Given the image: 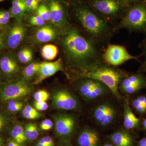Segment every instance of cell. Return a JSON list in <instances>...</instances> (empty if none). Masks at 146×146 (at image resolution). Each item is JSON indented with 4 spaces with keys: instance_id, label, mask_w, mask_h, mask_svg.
<instances>
[{
    "instance_id": "d590c367",
    "label": "cell",
    "mask_w": 146,
    "mask_h": 146,
    "mask_svg": "<svg viewBox=\"0 0 146 146\" xmlns=\"http://www.w3.org/2000/svg\"><path fill=\"white\" fill-rule=\"evenodd\" d=\"M22 115L24 118L30 120L37 119L43 117V115L40 112L38 113H32L27 112L24 109L22 110Z\"/></svg>"
},
{
    "instance_id": "d4e9b609",
    "label": "cell",
    "mask_w": 146,
    "mask_h": 146,
    "mask_svg": "<svg viewBox=\"0 0 146 146\" xmlns=\"http://www.w3.org/2000/svg\"><path fill=\"white\" fill-rule=\"evenodd\" d=\"M58 53L57 47L52 44L45 45L42 48L41 51L42 57L48 60L54 59L57 56Z\"/></svg>"
},
{
    "instance_id": "d6a6232c",
    "label": "cell",
    "mask_w": 146,
    "mask_h": 146,
    "mask_svg": "<svg viewBox=\"0 0 146 146\" xmlns=\"http://www.w3.org/2000/svg\"><path fill=\"white\" fill-rule=\"evenodd\" d=\"M33 97L35 101L46 102L50 98V94L46 90H39L35 93Z\"/></svg>"
},
{
    "instance_id": "8fae6325",
    "label": "cell",
    "mask_w": 146,
    "mask_h": 146,
    "mask_svg": "<svg viewBox=\"0 0 146 146\" xmlns=\"http://www.w3.org/2000/svg\"><path fill=\"white\" fill-rule=\"evenodd\" d=\"M139 56L131 54L124 46L111 44L108 45L102 55L105 63L114 67H118L128 60H138Z\"/></svg>"
},
{
    "instance_id": "b9f144b4",
    "label": "cell",
    "mask_w": 146,
    "mask_h": 146,
    "mask_svg": "<svg viewBox=\"0 0 146 146\" xmlns=\"http://www.w3.org/2000/svg\"><path fill=\"white\" fill-rule=\"evenodd\" d=\"M24 109L27 112H32V113H38L39 112V111H37L35 108L32 107L29 105L25 106L24 108Z\"/></svg>"
},
{
    "instance_id": "7c38bea8",
    "label": "cell",
    "mask_w": 146,
    "mask_h": 146,
    "mask_svg": "<svg viewBox=\"0 0 146 146\" xmlns=\"http://www.w3.org/2000/svg\"><path fill=\"white\" fill-rule=\"evenodd\" d=\"M0 71L5 81L18 78L21 68L17 55L13 51H5L0 54Z\"/></svg>"
},
{
    "instance_id": "f546056e",
    "label": "cell",
    "mask_w": 146,
    "mask_h": 146,
    "mask_svg": "<svg viewBox=\"0 0 146 146\" xmlns=\"http://www.w3.org/2000/svg\"><path fill=\"white\" fill-rule=\"evenodd\" d=\"M12 18L9 11L0 9V25L4 27L8 25L9 21Z\"/></svg>"
},
{
    "instance_id": "ba28073f",
    "label": "cell",
    "mask_w": 146,
    "mask_h": 146,
    "mask_svg": "<svg viewBox=\"0 0 146 146\" xmlns=\"http://www.w3.org/2000/svg\"><path fill=\"white\" fill-rule=\"evenodd\" d=\"M51 107L61 111H75L81 108V103L75 94L65 86L53 89L50 95Z\"/></svg>"
},
{
    "instance_id": "5b68a950",
    "label": "cell",
    "mask_w": 146,
    "mask_h": 146,
    "mask_svg": "<svg viewBox=\"0 0 146 146\" xmlns=\"http://www.w3.org/2000/svg\"><path fill=\"white\" fill-rule=\"evenodd\" d=\"M116 31L125 29L129 32L146 34L145 1L128 7L119 22L115 27Z\"/></svg>"
},
{
    "instance_id": "6da1fadb",
    "label": "cell",
    "mask_w": 146,
    "mask_h": 146,
    "mask_svg": "<svg viewBox=\"0 0 146 146\" xmlns=\"http://www.w3.org/2000/svg\"><path fill=\"white\" fill-rule=\"evenodd\" d=\"M60 44L67 77L93 63L103 60L101 49L74 27L61 30Z\"/></svg>"
},
{
    "instance_id": "2e32d148",
    "label": "cell",
    "mask_w": 146,
    "mask_h": 146,
    "mask_svg": "<svg viewBox=\"0 0 146 146\" xmlns=\"http://www.w3.org/2000/svg\"><path fill=\"white\" fill-rule=\"evenodd\" d=\"M77 142L80 146H100V139L96 131L86 127L80 131Z\"/></svg>"
},
{
    "instance_id": "9c48e42d",
    "label": "cell",
    "mask_w": 146,
    "mask_h": 146,
    "mask_svg": "<svg viewBox=\"0 0 146 146\" xmlns=\"http://www.w3.org/2000/svg\"><path fill=\"white\" fill-rule=\"evenodd\" d=\"M117 106L110 101L101 102L95 106L91 116L95 122L102 127L111 126L117 122L119 115Z\"/></svg>"
},
{
    "instance_id": "ac0fdd59",
    "label": "cell",
    "mask_w": 146,
    "mask_h": 146,
    "mask_svg": "<svg viewBox=\"0 0 146 146\" xmlns=\"http://www.w3.org/2000/svg\"><path fill=\"white\" fill-rule=\"evenodd\" d=\"M111 143L115 146H135V138L130 131L119 129L109 136Z\"/></svg>"
},
{
    "instance_id": "bcb514c9",
    "label": "cell",
    "mask_w": 146,
    "mask_h": 146,
    "mask_svg": "<svg viewBox=\"0 0 146 146\" xmlns=\"http://www.w3.org/2000/svg\"><path fill=\"white\" fill-rule=\"evenodd\" d=\"M138 146H146V137L142 138L138 141Z\"/></svg>"
},
{
    "instance_id": "e575fe53",
    "label": "cell",
    "mask_w": 146,
    "mask_h": 146,
    "mask_svg": "<svg viewBox=\"0 0 146 146\" xmlns=\"http://www.w3.org/2000/svg\"><path fill=\"white\" fill-rule=\"evenodd\" d=\"M29 23L31 25L40 27L44 25L45 21L37 15L31 17L29 20Z\"/></svg>"
},
{
    "instance_id": "7a4b0ae2",
    "label": "cell",
    "mask_w": 146,
    "mask_h": 146,
    "mask_svg": "<svg viewBox=\"0 0 146 146\" xmlns=\"http://www.w3.org/2000/svg\"><path fill=\"white\" fill-rule=\"evenodd\" d=\"M74 13L87 37L101 49L106 48L117 31L115 27L99 16L86 3L77 5Z\"/></svg>"
},
{
    "instance_id": "cb8c5ba5",
    "label": "cell",
    "mask_w": 146,
    "mask_h": 146,
    "mask_svg": "<svg viewBox=\"0 0 146 146\" xmlns=\"http://www.w3.org/2000/svg\"><path fill=\"white\" fill-rule=\"evenodd\" d=\"M40 63L33 62L29 64L22 71L23 78L26 81H31L35 79L39 71Z\"/></svg>"
},
{
    "instance_id": "f35d334b",
    "label": "cell",
    "mask_w": 146,
    "mask_h": 146,
    "mask_svg": "<svg viewBox=\"0 0 146 146\" xmlns=\"http://www.w3.org/2000/svg\"><path fill=\"white\" fill-rule=\"evenodd\" d=\"M23 107V102H22L19 104L13 106H7V107H6V111L11 113V112H18L21 110Z\"/></svg>"
},
{
    "instance_id": "277c9868",
    "label": "cell",
    "mask_w": 146,
    "mask_h": 146,
    "mask_svg": "<svg viewBox=\"0 0 146 146\" xmlns=\"http://www.w3.org/2000/svg\"><path fill=\"white\" fill-rule=\"evenodd\" d=\"M86 4L95 13L115 28L128 7L123 0H89Z\"/></svg>"
},
{
    "instance_id": "f5cc1de1",
    "label": "cell",
    "mask_w": 146,
    "mask_h": 146,
    "mask_svg": "<svg viewBox=\"0 0 146 146\" xmlns=\"http://www.w3.org/2000/svg\"><path fill=\"white\" fill-rule=\"evenodd\" d=\"M46 146L44 145H42V144H39V143H37L36 144V146Z\"/></svg>"
},
{
    "instance_id": "f6af8a7d",
    "label": "cell",
    "mask_w": 146,
    "mask_h": 146,
    "mask_svg": "<svg viewBox=\"0 0 146 146\" xmlns=\"http://www.w3.org/2000/svg\"><path fill=\"white\" fill-rule=\"evenodd\" d=\"M138 72L143 73H146V61H144V63H142L141 67L139 68Z\"/></svg>"
},
{
    "instance_id": "30bf717a",
    "label": "cell",
    "mask_w": 146,
    "mask_h": 146,
    "mask_svg": "<svg viewBox=\"0 0 146 146\" xmlns=\"http://www.w3.org/2000/svg\"><path fill=\"white\" fill-rule=\"evenodd\" d=\"M54 123L55 134L63 141H70L76 133L78 119L75 115L58 113L52 115Z\"/></svg>"
},
{
    "instance_id": "ab89813d",
    "label": "cell",
    "mask_w": 146,
    "mask_h": 146,
    "mask_svg": "<svg viewBox=\"0 0 146 146\" xmlns=\"http://www.w3.org/2000/svg\"><path fill=\"white\" fill-rule=\"evenodd\" d=\"M140 46L143 52L142 55L145 58V61H146V34L145 37L140 44Z\"/></svg>"
},
{
    "instance_id": "5bb4252c",
    "label": "cell",
    "mask_w": 146,
    "mask_h": 146,
    "mask_svg": "<svg viewBox=\"0 0 146 146\" xmlns=\"http://www.w3.org/2000/svg\"><path fill=\"white\" fill-rule=\"evenodd\" d=\"M26 28L22 21H17L10 25H8L7 33L6 49L13 51L21 45L25 37Z\"/></svg>"
},
{
    "instance_id": "6f0895ef",
    "label": "cell",
    "mask_w": 146,
    "mask_h": 146,
    "mask_svg": "<svg viewBox=\"0 0 146 146\" xmlns=\"http://www.w3.org/2000/svg\"><path fill=\"white\" fill-rule=\"evenodd\" d=\"M87 1H89V0H87Z\"/></svg>"
},
{
    "instance_id": "836d02e7",
    "label": "cell",
    "mask_w": 146,
    "mask_h": 146,
    "mask_svg": "<svg viewBox=\"0 0 146 146\" xmlns=\"http://www.w3.org/2000/svg\"><path fill=\"white\" fill-rule=\"evenodd\" d=\"M40 2V0H25L27 11H33L37 10Z\"/></svg>"
},
{
    "instance_id": "83f0119b",
    "label": "cell",
    "mask_w": 146,
    "mask_h": 146,
    "mask_svg": "<svg viewBox=\"0 0 146 146\" xmlns=\"http://www.w3.org/2000/svg\"><path fill=\"white\" fill-rule=\"evenodd\" d=\"M13 120V117L11 112L6 110H0V132L11 124Z\"/></svg>"
},
{
    "instance_id": "d6986e66",
    "label": "cell",
    "mask_w": 146,
    "mask_h": 146,
    "mask_svg": "<svg viewBox=\"0 0 146 146\" xmlns=\"http://www.w3.org/2000/svg\"><path fill=\"white\" fill-rule=\"evenodd\" d=\"M123 124L125 129L129 131L138 129L141 125V120L132 111L128 100H126L124 105Z\"/></svg>"
},
{
    "instance_id": "7bdbcfd3",
    "label": "cell",
    "mask_w": 146,
    "mask_h": 146,
    "mask_svg": "<svg viewBox=\"0 0 146 146\" xmlns=\"http://www.w3.org/2000/svg\"><path fill=\"white\" fill-rule=\"evenodd\" d=\"M44 141L48 144L50 146H55L53 140L51 137L49 136H46L43 137Z\"/></svg>"
},
{
    "instance_id": "9a60e30c",
    "label": "cell",
    "mask_w": 146,
    "mask_h": 146,
    "mask_svg": "<svg viewBox=\"0 0 146 146\" xmlns=\"http://www.w3.org/2000/svg\"><path fill=\"white\" fill-rule=\"evenodd\" d=\"M59 71L65 72L63 62L61 58H59L54 62L41 63L39 71L32 84L33 85L39 84L46 79L53 76Z\"/></svg>"
},
{
    "instance_id": "e0dca14e",
    "label": "cell",
    "mask_w": 146,
    "mask_h": 146,
    "mask_svg": "<svg viewBox=\"0 0 146 146\" xmlns=\"http://www.w3.org/2000/svg\"><path fill=\"white\" fill-rule=\"evenodd\" d=\"M57 29L50 25L39 27L35 35V39L38 43H47L59 39L60 35Z\"/></svg>"
},
{
    "instance_id": "f1b7e54d",
    "label": "cell",
    "mask_w": 146,
    "mask_h": 146,
    "mask_svg": "<svg viewBox=\"0 0 146 146\" xmlns=\"http://www.w3.org/2000/svg\"><path fill=\"white\" fill-rule=\"evenodd\" d=\"M36 14L46 22L50 21V12L48 7L44 4H41L36 10Z\"/></svg>"
},
{
    "instance_id": "1f68e13d",
    "label": "cell",
    "mask_w": 146,
    "mask_h": 146,
    "mask_svg": "<svg viewBox=\"0 0 146 146\" xmlns=\"http://www.w3.org/2000/svg\"><path fill=\"white\" fill-rule=\"evenodd\" d=\"M7 26L0 28V54L7 50L6 42Z\"/></svg>"
},
{
    "instance_id": "8d00e7d4",
    "label": "cell",
    "mask_w": 146,
    "mask_h": 146,
    "mask_svg": "<svg viewBox=\"0 0 146 146\" xmlns=\"http://www.w3.org/2000/svg\"><path fill=\"white\" fill-rule=\"evenodd\" d=\"M34 107L38 111H46L48 108V105L46 102L44 101H35Z\"/></svg>"
},
{
    "instance_id": "11a10c76",
    "label": "cell",
    "mask_w": 146,
    "mask_h": 146,
    "mask_svg": "<svg viewBox=\"0 0 146 146\" xmlns=\"http://www.w3.org/2000/svg\"><path fill=\"white\" fill-rule=\"evenodd\" d=\"M1 25H0V28H1Z\"/></svg>"
},
{
    "instance_id": "7dc6e473",
    "label": "cell",
    "mask_w": 146,
    "mask_h": 146,
    "mask_svg": "<svg viewBox=\"0 0 146 146\" xmlns=\"http://www.w3.org/2000/svg\"><path fill=\"white\" fill-rule=\"evenodd\" d=\"M7 146H21V145L18 144L15 141H10L9 142Z\"/></svg>"
},
{
    "instance_id": "db71d44e",
    "label": "cell",
    "mask_w": 146,
    "mask_h": 146,
    "mask_svg": "<svg viewBox=\"0 0 146 146\" xmlns=\"http://www.w3.org/2000/svg\"><path fill=\"white\" fill-rule=\"evenodd\" d=\"M5 1V0H0V2L3 1Z\"/></svg>"
},
{
    "instance_id": "7402d4cb",
    "label": "cell",
    "mask_w": 146,
    "mask_h": 146,
    "mask_svg": "<svg viewBox=\"0 0 146 146\" xmlns=\"http://www.w3.org/2000/svg\"><path fill=\"white\" fill-rule=\"evenodd\" d=\"M9 133L13 141L20 145L25 143L27 141L28 139L25 134L24 127L21 124H14L11 128Z\"/></svg>"
},
{
    "instance_id": "681fc988",
    "label": "cell",
    "mask_w": 146,
    "mask_h": 146,
    "mask_svg": "<svg viewBox=\"0 0 146 146\" xmlns=\"http://www.w3.org/2000/svg\"><path fill=\"white\" fill-rule=\"evenodd\" d=\"M141 124L143 129L146 131V118L143 119L142 121L141 122Z\"/></svg>"
},
{
    "instance_id": "4316f807",
    "label": "cell",
    "mask_w": 146,
    "mask_h": 146,
    "mask_svg": "<svg viewBox=\"0 0 146 146\" xmlns=\"http://www.w3.org/2000/svg\"><path fill=\"white\" fill-rule=\"evenodd\" d=\"M16 55L19 62L22 64L30 63L33 59L32 51L27 47L20 49Z\"/></svg>"
},
{
    "instance_id": "f907efd6",
    "label": "cell",
    "mask_w": 146,
    "mask_h": 146,
    "mask_svg": "<svg viewBox=\"0 0 146 146\" xmlns=\"http://www.w3.org/2000/svg\"><path fill=\"white\" fill-rule=\"evenodd\" d=\"M102 146H115L112 143H106Z\"/></svg>"
},
{
    "instance_id": "ffe728a7",
    "label": "cell",
    "mask_w": 146,
    "mask_h": 146,
    "mask_svg": "<svg viewBox=\"0 0 146 146\" xmlns=\"http://www.w3.org/2000/svg\"><path fill=\"white\" fill-rule=\"evenodd\" d=\"M146 83V77L143 73H138L127 74L121 80L119 85V89L121 91L127 87L137 84Z\"/></svg>"
},
{
    "instance_id": "816d5d0a",
    "label": "cell",
    "mask_w": 146,
    "mask_h": 146,
    "mask_svg": "<svg viewBox=\"0 0 146 146\" xmlns=\"http://www.w3.org/2000/svg\"><path fill=\"white\" fill-rule=\"evenodd\" d=\"M3 139L2 137H0V146H3Z\"/></svg>"
},
{
    "instance_id": "3957f363",
    "label": "cell",
    "mask_w": 146,
    "mask_h": 146,
    "mask_svg": "<svg viewBox=\"0 0 146 146\" xmlns=\"http://www.w3.org/2000/svg\"><path fill=\"white\" fill-rule=\"evenodd\" d=\"M127 74L126 72L105 63L104 60L93 63L68 77L71 80L80 78H89L102 82L109 88L117 99H121L119 85Z\"/></svg>"
},
{
    "instance_id": "44dd1931",
    "label": "cell",
    "mask_w": 146,
    "mask_h": 146,
    "mask_svg": "<svg viewBox=\"0 0 146 146\" xmlns=\"http://www.w3.org/2000/svg\"><path fill=\"white\" fill-rule=\"evenodd\" d=\"M11 5L9 11L12 18L22 21L27 11L25 0H12Z\"/></svg>"
},
{
    "instance_id": "60d3db41",
    "label": "cell",
    "mask_w": 146,
    "mask_h": 146,
    "mask_svg": "<svg viewBox=\"0 0 146 146\" xmlns=\"http://www.w3.org/2000/svg\"><path fill=\"white\" fill-rule=\"evenodd\" d=\"M123 1L128 6H129L135 4L143 2L145 1V0H123Z\"/></svg>"
},
{
    "instance_id": "52a82bcc",
    "label": "cell",
    "mask_w": 146,
    "mask_h": 146,
    "mask_svg": "<svg viewBox=\"0 0 146 146\" xmlns=\"http://www.w3.org/2000/svg\"><path fill=\"white\" fill-rule=\"evenodd\" d=\"M33 84L23 78L5 81L0 89V102L5 103L11 100H21L31 95Z\"/></svg>"
},
{
    "instance_id": "4fadbf2b",
    "label": "cell",
    "mask_w": 146,
    "mask_h": 146,
    "mask_svg": "<svg viewBox=\"0 0 146 146\" xmlns=\"http://www.w3.org/2000/svg\"><path fill=\"white\" fill-rule=\"evenodd\" d=\"M50 21L55 27L63 29L70 25L66 5L61 0H50L48 5Z\"/></svg>"
},
{
    "instance_id": "484cf974",
    "label": "cell",
    "mask_w": 146,
    "mask_h": 146,
    "mask_svg": "<svg viewBox=\"0 0 146 146\" xmlns=\"http://www.w3.org/2000/svg\"><path fill=\"white\" fill-rule=\"evenodd\" d=\"M25 134L28 140L34 141L39 135L38 126L35 123H27L24 127Z\"/></svg>"
},
{
    "instance_id": "9f6ffc18",
    "label": "cell",
    "mask_w": 146,
    "mask_h": 146,
    "mask_svg": "<svg viewBox=\"0 0 146 146\" xmlns=\"http://www.w3.org/2000/svg\"><path fill=\"white\" fill-rule=\"evenodd\" d=\"M145 2L146 3V0H145Z\"/></svg>"
},
{
    "instance_id": "c3c4849f",
    "label": "cell",
    "mask_w": 146,
    "mask_h": 146,
    "mask_svg": "<svg viewBox=\"0 0 146 146\" xmlns=\"http://www.w3.org/2000/svg\"><path fill=\"white\" fill-rule=\"evenodd\" d=\"M5 81L1 71H0V89Z\"/></svg>"
},
{
    "instance_id": "74e56055",
    "label": "cell",
    "mask_w": 146,
    "mask_h": 146,
    "mask_svg": "<svg viewBox=\"0 0 146 146\" xmlns=\"http://www.w3.org/2000/svg\"><path fill=\"white\" fill-rule=\"evenodd\" d=\"M53 124V122L49 119H46L42 121L40 124V128L41 129L44 131H48L52 127Z\"/></svg>"
},
{
    "instance_id": "ee69618b",
    "label": "cell",
    "mask_w": 146,
    "mask_h": 146,
    "mask_svg": "<svg viewBox=\"0 0 146 146\" xmlns=\"http://www.w3.org/2000/svg\"><path fill=\"white\" fill-rule=\"evenodd\" d=\"M58 146H74L70 141L60 140L57 143Z\"/></svg>"
},
{
    "instance_id": "8992f818",
    "label": "cell",
    "mask_w": 146,
    "mask_h": 146,
    "mask_svg": "<svg viewBox=\"0 0 146 146\" xmlns=\"http://www.w3.org/2000/svg\"><path fill=\"white\" fill-rule=\"evenodd\" d=\"M72 81L73 88L86 102L93 101L111 93L104 84L93 79L80 78Z\"/></svg>"
},
{
    "instance_id": "4dcf8cb0",
    "label": "cell",
    "mask_w": 146,
    "mask_h": 146,
    "mask_svg": "<svg viewBox=\"0 0 146 146\" xmlns=\"http://www.w3.org/2000/svg\"><path fill=\"white\" fill-rule=\"evenodd\" d=\"M146 87V83H139L127 87L121 91L125 94L131 95L136 94L142 89H145Z\"/></svg>"
},
{
    "instance_id": "603a6c76",
    "label": "cell",
    "mask_w": 146,
    "mask_h": 146,
    "mask_svg": "<svg viewBox=\"0 0 146 146\" xmlns=\"http://www.w3.org/2000/svg\"><path fill=\"white\" fill-rule=\"evenodd\" d=\"M131 106L137 114L140 115L146 114V95L138 96L131 100Z\"/></svg>"
}]
</instances>
